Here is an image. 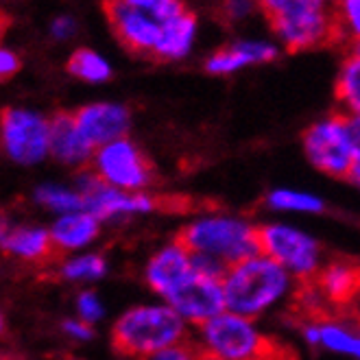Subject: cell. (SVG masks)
Listing matches in <instances>:
<instances>
[{"mask_svg": "<svg viewBox=\"0 0 360 360\" xmlns=\"http://www.w3.org/2000/svg\"><path fill=\"white\" fill-rule=\"evenodd\" d=\"M297 286L300 282L286 269L264 253H256L227 266L223 275L225 308L258 321L260 316L290 300Z\"/></svg>", "mask_w": 360, "mask_h": 360, "instance_id": "6da1fadb", "label": "cell"}, {"mask_svg": "<svg viewBox=\"0 0 360 360\" xmlns=\"http://www.w3.org/2000/svg\"><path fill=\"white\" fill-rule=\"evenodd\" d=\"M190 330L171 304L158 300L124 310L112 328V345L122 358L144 360L190 341Z\"/></svg>", "mask_w": 360, "mask_h": 360, "instance_id": "7a4b0ae2", "label": "cell"}, {"mask_svg": "<svg viewBox=\"0 0 360 360\" xmlns=\"http://www.w3.org/2000/svg\"><path fill=\"white\" fill-rule=\"evenodd\" d=\"M258 227L260 225L247 217L207 212L186 221L175 238L181 240L193 256L231 266L260 253Z\"/></svg>", "mask_w": 360, "mask_h": 360, "instance_id": "3957f363", "label": "cell"}, {"mask_svg": "<svg viewBox=\"0 0 360 360\" xmlns=\"http://www.w3.org/2000/svg\"><path fill=\"white\" fill-rule=\"evenodd\" d=\"M195 345L223 360H295L292 349L262 332L256 319L229 310L197 328Z\"/></svg>", "mask_w": 360, "mask_h": 360, "instance_id": "277c9868", "label": "cell"}, {"mask_svg": "<svg viewBox=\"0 0 360 360\" xmlns=\"http://www.w3.org/2000/svg\"><path fill=\"white\" fill-rule=\"evenodd\" d=\"M103 11L127 51L153 59L166 27L186 13L188 5L184 0H103Z\"/></svg>", "mask_w": 360, "mask_h": 360, "instance_id": "5b68a950", "label": "cell"}, {"mask_svg": "<svg viewBox=\"0 0 360 360\" xmlns=\"http://www.w3.org/2000/svg\"><path fill=\"white\" fill-rule=\"evenodd\" d=\"M260 253L286 269L300 284L316 278L323 262V249L310 231L288 223H262L258 227Z\"/></svg>", "mask_w": 360, "mask_h": 360, "instance_id": "8992f818", "label": "cell"}, {"mask_svg": "<svg viewBox=\"0 0 360 360\" xmlns=\"http://www.w3.org/2000/svg\"><path fill=\"white\" fill-rule=\"evenodd\" d=\"M306 160L319 173L334 179H349L354 171V138L349 118L341 112L314 120L302 138Z\"/></svg>", "mask_w": 360, "mask_h": 360, "instance_id": "52a82bcc", "label": "cell"}, {"mask_svg": "<svg viewBox=\"0 0 360 360\" xmlns=\"http://www.w3.org/2000/svg\"><path fill=\"white\" fill-rule=\"evenodd\" d=\"M0 151L15 164H39L51 155V120L27 108H5L0 112Z\"/></svg>", "mask_w": 360, "mask_h": 360, "instance_id": "ba28073f", "label": "cell"}, {"mask_svg": "<svg viewBox=\"0 0 360 360\" xmlns=\"http://www.w3.org/2000/svg\"><path fill=\"white\" fill-rule=\"evenodd\" d=\"M90 168L103 184L127 193H146L155 179L149 158L129 138L114 140L96 149Z\"/></svg>", "mask_w": 360, "mask_h": 360, "instance_id": "9c48e42d", "label": "cell"}, {"mask_svg": "<svg viewBox=\"0 0 360 360\" xmlns=\"http://www.w3.org/2000/svg\"><path fill=\"white\" fill-rule=\"evenodd\" d=\"M77 190L86 199V210L101 223L151 214V212L160 207V199H155L149 193H127V190H118L103 184L92 173V168L79 175Z\"/></svg>", "mask_w": 360, "mask_h": 360, "instance_id": "30bf717a", "label": "cell"}, {"mask_svg": "<svg viewBox=\"0 0 360 360\" xmlns=\"http://www.w3.org/2000/svg\"><path fill=\"white\" fill-rule=\"evenodd\" d=\"M269 25L275 37H278V44L292 53L321 49L334 44V41H341L336 27L334 5L314 7L288 18H280Z\"/></svg>", "mask_w": 360, "mask_h": 360, "instance_id": "8fae6325", "label": "cell"}, {"mask_svg": "<svg viewBox=\"0 0 360 360\" xmlns=\"http://www.w3.org/2000/svg\"><path fill=\"white\" fill-rule=\"evenodd\" d=\"M190 328H201L210 319L225 312V292L223 278L212 273H203L195 266V273L166 300Z\"/></svg>", "mask_w": 360, "mask_h": 360, "instance_id": "7c38bea8", "label": "cell"}, {"mask_svg": "<svg viewBox=\"0 0 360 360\" xmlns=\"http://www.w3.org/2000/svg\"><path fill=\"white\" fill-rule=\"evenodd\" d=\"M314 306L349 308L360 300V262L332 260L321 266L316 278L302 284Z\"/></svg>", "mask_w": 360, "mask_h": 360, "instance_id": "4fadbf2b", "label": "cell"}, {"mask_svg": "<svg viewBox=\"0 0 360 360\" xmlns=\"http://www.w3.org/2000/svg\"><path fill=\"white\" fill-rule=\"evenodd\" d=\"M195 273V256L190 249L173 238L155 249L144 264V282L162 302L171 295Z\"/></svg>", "mask_w": 360, "mask_h": 360, "instance_id": "5bb4252c", "label": "cell"}, {"mask_svg": "<svg viewBox=\"0 0 360 360\" xmlns=\"http://www.w3.org/2000/svg\"><path fill=\"white\" fill-rule=\"evenodd\" d=\"M77 129L92 149H101V146L110 144L114 140L127 138L131 127V112L122 103L112 101H98L83 105L77 112H72Z\"/></svg>", "mask_w": 360, "mask_h": 360, "instance_id": "9a60e30c", "label": "cell"}, {"mask_svg": "<svg viewBox=\"0 0 360 360\" xmlns=\"http://www.w3.org/2000/svg\"><path fill=\"white\" fill-rule=\"evenodd\" d=\"M280 44L269 39H236L231 44L219 49L205 59V72L214 77L236 75L249 66L269 63L278 59Z\"/></svg>", "mask_w": 360, "mask_h": 360, "instance_id": "2e32d148", "label": "cell"}, {"mask_svg": "<svg viewBox=\"0 0 360 360\" xmlns=\"http://www.w3.org/2000/svg\"><path fill=\"white\" fill-rule=\"evenodd\" d=\"M302 336L314 349L360 360V326L330 319V316H321V319L316 316V319H306V323H302Z\"/></svg>", "mask_w": 360, "mask_h": 360, "instance_id": "e0dca14e", "label": "cell"}, {"mask_svg": "<svg viewBox=\"0 0 360 360\" xmlns=\"http://www.w3.org/2000/svg\"><path fill=\"white\" fill-rule=\"evenodd\" d=\"M0 249L27 262H41L57 256L49 229L13 225L3 217H0Z\"/></svg>", "mask_w": 360, "mask_h": 360, "instance_id": "ac0fdd59", "label": "cell"}, {"mask_svg": "<svg viewBox=\"0 0 360 360\" xmlns=\"http://www.w3.org/2000/svg\"><path fill=\"white\" fill-rule=\"evenodd\" d=\"M51 155L66 166H86L94 158V149L77 129L70 112H59L51 118Z\"/></svg>", "mask_w": 360, "mask_h": 360, "instance_id": "d6986e66", "label": "cell"}, {"mask_svg": "<svg viewBox=\"0 0 360 360\" xmlns=\"http://www.w3.org/2000/svg\"><path fill=\"white\" fill-rule=\"evenodd\" d=\"M49 231L57 256H61V253L77 251L92 245L101 234V221L92 217L88 210H81V212H72V214L59 217Z\"/></svg>", "mask_w": 360, "mask_h": 360, "instance_id": "ffe728a7", "label": "cell"}, {"mask_svg": "<svg viewBox=\"0 0 360 360\" xmlns=\"http://www.w3.org/2000/svg\"><path fill=\"white\" fill-rule=\"evenodd\" d=\"M199 35V20L193 11L181 13L177 20H173L166 27L160 44L153 53V59L158 61H179L188 57L195 49V41Z\"/></svg>", "mask_w": 360, "mask_h": 360, "instance_id": "44dd1931", "label": "cell"}, {"mask_svg": "<svg viewBox=\"0 0 360 360\" xmlns=\"http://www.w3.org/2000/svg\"><path fill=\"white\" fill-rule=\"evenodd\" d=\"M336 103L347 118H360V57L347 55L336 75Z\"/></svg>", "mask_w": 360, "mask_h": 360, "instance_id": "7402d4cb", "label": "cell"}, {"mask_svg": "<svg viewBox=\"0 0 360 360\" xmlns=\"http://www.w3.org/2000/svg\"><path fill=\"white\" fill-rule=\"evenodd\" d=\"M264 203L269 210L284 214H321L326 210V201L319 195L295 188H273Z\"/></svg>", "mask_w": 360, "mask_h": 360, "instance_id": "603a6c76", "label": "cell"}, {"mask_svg": "<svg viewBox=\"0 0 360 360\" xmlns=\"http://www.w3.org/2000/svg\"><path fill=\"white\" fill-rule=\"evenodd\" d=\"M66 68L75 79L86 83H105L114 75L110 59L92 49H77L70 55Z\"/></svg>", "mask_w": 360, "mask_h": 360, "instance_id": "cb8c5ba5", "label": "cell"}, {"mask_svg": "<svg viewBox=\"0 0 360 360\" xmlns=\"http://www.w3.org/2000/svg\"><path fill=\"white\" fill-rule=\"evenodd\" d=\"M35 201L39 205L57 212L59 217L86 210V199H83V195L79 193V190H70V188L55 186V184H46V186L37 188L35 190Z\"/></svg>", "mask_w": 360, "mask_h": 360, "instance_id": "d4e9b609", "label": "cell"}, {"mask_svg": "<svg viewBox=\"0 0 360 360\" xmlns=\"http://www.w3.org/2000/svg\"><path fill=\"white\" fill-rule=\"evenodd\" d=\"M108 275V260L101 253H83L61 264V278L70 282H96Z\"/></svg>", "mask_w": 360, "mask_h": 360, "instance_id": "484cf974", "label": "cell"}, {"mask_svg": "<svg viewBox=\"0 0 360 360\" xmlns=\"http://www.w3.org/2000/svg\"><path fill=\"white\" fill-rule=\"evenodd\" d=\"M334 15H336V27L341 41L354 44L360 39V0H341L334 5Z\"/></svg>", "mask_w": 360, "mask_h": 360, "instance_id": "4316f807", "label": "cell"}, {"mask_svg": "<svg viewBox=\"0 0 360 360\" xmlns=\"http://www.w3.org/2000/svg\"><path fill=\"white\" fill-rule=\"evenodd\" d=\"M330 5L328 0H258V9L264 13L269 22H275L280 18H288L295 13H302L314 7Z\"/></svg>", "mask_w": 360, "mask_h": 360, "instance_id": "83f0119b", "label": "cell"}, {"mask_svg": "<svg viewBox=\"0 0 360 360\" xmlns=\"http://www.w3.org/2000/svg\"><path fill=\"white\" fill-rule=\"evenodd\" d=\"M77 312H79V319H83L86 323L92 326V323L103 319L105 306H103L101 297L94 290H83L77 297Z\"/></svg>", "mask_w": 360, "mask_h": 360, "instance_id": "f1b7e54d", "label": "cell"}, {"mask_svg": "<svg viewBox=\"0 0 360 360\" xmlns=\"http://www.w3.org/2000/svg\"><path fill=\"white\" fill-rule=\"evenodd\" d=\"M258 9V0H221V15L225 22L238 25L253 15Z\"/></svg>", "mask_w": 360, "mask_h": 360, "instance_id": "f546056e", "label": "cell"}, {"mask_svg": "<svg viewBox=\"0 0 360 360\" xmlns=\"http://www.w3.org/2000/svg\"><path fill=\"white\" fill-rule=\"evenodd\" d=\"M197 356H199V347L195 345V341H186L175 347L162 349L144 360H197Z\"/></svg>", "mask_w": 360, "mask_h": 360, "instance_id": "4dcf8cb0", "label": "cell"}, {"mask_svg": "<svg viewBox=\"0 0 360 360\" xmlns=\"http://www.w3.org/2000/svg\"><path fill=\"white\" fill-rule=\"evenodd\" d=\"M77 20L72 15H57L51 22V37L55 41H68L77 35Z\"/></svg>", "mask_w": 360, "mask_h": 360, "instance_id": "1f68e13d", "label": "cell"}, {"mask_svg": "<svg viewBox=\"0 0 360 360\" xmlns=\"http://www.w3.org/2000/svg\"><path fill=\"white\" fill-rule=\"evenodd\" d=\"M61 328L75 341H92L94 338V328L83 319H66Z\"/></svg>", "mask_w": 360, "mask_h": 360, "instance_id": "d6a6232c", "label": "cell"}, {"mask_svg": "<svg viewBox=\"0 0 360 360\" xmlns=\"http://www.w3.org/2000/svg\"><path fill=\"white\" fill-rule=\"evenodd\" d=\"M20 68V59L11 49L0 46V81L9 79L11 75H15Z\"/></svg>", "mask_w": 360, "mask_h": 360, "instance_id": "836d02e7", "label": "cell"}, {"mask_svg": "<svg viewBox=\"0 0 360 360\" xmlns=\"http://www.w3.org/2000/svg\"><path fill=\"white\" fill-rule=\"evenodd\" d=\"M349 124H352V138H354V155H356V162H354V171H352V181H356L360 186V118H349Z\"/></svg>", "mask_w": 360, "mask_h": 360, "instance_id": "e575fe53", "label": "cell"}, {"mask_svg": "<svg viewBox=\"0 0 360 360\" xmlns=\"http://www.w3.org/2000/svg\"><path fill=\"white\" fill-rule=\"evenodd\" d=\"M197 360H223V358H219V356H212V354H207V352H201V349H199V356H197Z\"/></svg>", "mask_w": 360, "mask_h": 360, "instance_id": "d590c367", "label": "cell"}, {"mask_svg": "<svg viewBox=\"0 0 360 360\" xmlns=\"http://www.w3.org/2000/svg\"><path fill=\"white\" fill-rule=\"evenodd\" d=\"M349 55L360 57V39H358V41H354V44H349Z\"/></svg>", "mask_w": 360, "mask_h": 360, "instance_id": "8d00e7d4", "label": "cell"}, {"mask_svg": "<svg viewBox=\"0 0 360 360\" xmlns=\"http://www.w3.org/2000/svg\"><path fill=\"white\" fill-rule=\"evenodd\" d=\"M5 334V316H3V312H0V336Z\"/></svg>", "mask_w": 360, "mask_h": 360, "instance_id": "74e56055", "label": "cell"}, {"mask_svg": "<svg viewBox=\"0 0 360 360\" xmlns=\"http://www.w3.org/2000/svg\"><path fill=\"white\" fill-rule=\"evenodd\" d=\"M328 3H330V5H338V3H341V0H328Z\"/></svg>", "mask_w": 360, "mask_h": 360, "instance_id": "f35d334b", "label": "cell"}, {"mask_svg": "<svg viewBox=\"0 0 360 360\" xmlns=\"http://www.w3.org/2000/svg\"><path fill=\"white\" fill-rule=\"evenodd\" d=\"M68 360H83V358H68Z\"/></svg>", "mask_w": 360, "mask_h": 360, "instance_id": "ab89813d", "label": "cell"}, {"mask_svg": "<svg viewBox=\"0 0 360 360\" xmlns=\"http://www.w3.org/2000/svg\"><path fill=\"white\" fill-rule=\"evenodd\" d=\"M219 3H221V0H219Z\"/></svg>", "mask_w": 360, "mask_h": 360, "instance_id": "60d3db41", "label": "cell"}]
</instances>
